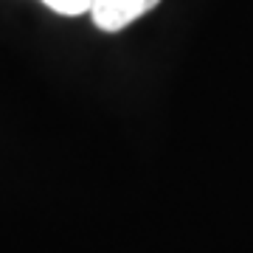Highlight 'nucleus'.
<instances>
[{
    "label": "nucleus",
    "mask_w": 253,
    "mask_h": 253,
    "mask_svg": "<svg viewBox=\"0 0 253 253\" xmlns=\"http://www.w3.org/2000/svg\"><path fill=\"white\" fill-rule=\"evenodd\" d=\"M161 0H93L90 17L101 31H121L132 20L144 17Z\"/></svg>",
    "instance_id": "1"
},
{
    "label": "nucleus",
    "mask_w": 253,
    "mask_h": 253,
    "mask_svg": "<svg viewBox=\"0 0 253 253\" xmlns=\"http://www.w3.org/2000/svg\"><path fill=\"white\" fill-rule=\"evenodd\" d=\"M51 11L56 14H68V17H76V14H84L90 11L93 0H42Z\"/></svg>",
    "instance_id": "2"
}]
</instances>
